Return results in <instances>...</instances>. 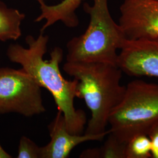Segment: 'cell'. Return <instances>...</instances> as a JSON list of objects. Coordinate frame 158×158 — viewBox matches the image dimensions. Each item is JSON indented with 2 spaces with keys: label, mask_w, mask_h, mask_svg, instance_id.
I'll return each instance as SVG.
<instances>
[{
  "label": "cell",
  "mask_w": 158,
  "mask_h": 158,
  "mask_svg": "<svg viewBox=\"0 0 158 158\" xmlns=\"http://www.w3.org/2000/svg\"><path fill=\"white\" fill-rule=\"evenodd\" d=\"M49 36L44 32L37 38L28 35L25 42L28 48L19 44L9 46L6 55L10 61L20 64L42 88L51 93L59 110L64 115L68 132L74 135H82L87 124V117L82 110L74 107L77 97L78 80L64 79L60 70L63 52L59 47L51 52V59L44 60L47 52Z\"/></svg>",
  "instance_id": "6da1fadb"
},
{
  "label": "cell",
  "mask_w": 158,
  "mask_h": 158,
  "mask_svg": "<svg viewBox=\"0 0 158 158\" xmlns=\"http://www.w3.org/2000/svg\"><path fill=\"white\" fill-rule=\"evenodd\" d=\"M63 70L78 80L77 97L91 111L85 134H104L109 118L123 100L126 85L121 84L123 72L117 65L103 63L66 62Z\"/></svg>",
  "instance_id": "7a4b0ae2"
},
{
  "label": "cell",
  "mask_w": 158,
  "mask_h": 158,
  "mask_svg": "<svg viewBox=\"0 0 158 158\" xmlns=\"http://www.w3.org/2000/svg\"><path fill=\"white\" fill-rule=\"evenodd\" d=\"M109 0L85 3L90 22L84 34L74 37L66 45V62L103 63L117 66L119 53L127 40L118 23L111 17Z\"/></svg>",
  "instance_id": "3957f363"
},
{
  "label": "cell",
  "mask_w": 158,
  "mask_h": 158,
  "mask_svg": "<svg viewBox=\"0 0 158 158\" xmlns=\"http://www.w3.org/2000/svg\"><path fill=\"white\" fill-rule=\"evenodd\" d=\"M110 132L127 143L133 136L148 135L158 124V84L134 80L109 118Z\"/></svg>",
  "instance_id": "277c9868"
},
{
  "label": "cell",
  "mask_w": 158,
  "mask_h": 158,
  "mask_svg": "<svg viewBox=\"0 0 158 158\" xmlns=\"http://www.w3.org/2000/svg\"><path fill=\"white\" fill-rule=\"evenodd\" d=\"M45 111L41 87L28 72L23 68H0V114L30 117Z\"/></svg>",
  "instance_id": "5b68a950"
},
{
  "label": "cell",
  "mask_w": 158,
  "mask_h": 158,
  "mask_svg": "<svg viewBox=\"0 0 158 158\" xmlns=\"http://www.w3.org/2000/svg\"><path fill=\"white\" fill-rule=\"evenodd\" d=\"M118 24L128 40L158 38V0H124Z\"/></svg>",
  "instance_id": "8992f818"
},
{
  "label": "cell",
  "mask_w": 158,
  "mask_h": 158,
  "mask_svg": "<svg viewBox=\"0 0 158 158\" xmlns=\"http://www.w3.org/2000/svg\"><path fill=\"white\" fill-rule=\"evenodd\" d=\"M117 66L130 76L158 78V38L127 40L119 51Z\"/></svg>",
  "instance_id": "52a82bcc"
},
{
  "label": "cell",
  "mask_w": 158,
  "mask_h": 158,
  "mask_svg": "<svg viewBox=\"0 0 158 158\" xmlns=\"http://www.w3.org/2000/svg\"><path fill=\"white\" fill-rule=\"evenodd\" d=\"M51 141L42 147V158H67L72 151L85 142L102 141L110 131L100 135H74L68 132L62 112H58L48 125Z\"/></svg>",
  "instance_id": "ba28073f"
},
{
  "label": "cell",
  "mask_w": 158,
  "mask_h": 158,
  "mask_svg": "<svg viewBox=\"0 0 158 158\" xmlns=\"http://www.w3.org/2000/svg\"><path fill=\"white\" fill-rule=\"evenodd\" d=\"M85 0H63L58 4L49 6L44 1H38L40 5V14L35 21H45L40 29L44 32L46 29L58 21L63 23L69 28H75L79 25L78 17L76 11Z\"/></svg>",
  "instance_id": "9c48e42d"
},
{
  "label": "cell",
  "mask_w": 158,
  "mask_h": 158,
  "mask_svg": "<svg viewBox=\"0 0 158 158\" xmlns=\"http://www.w3.org/2000/svg\"><path fill=\"white\" fill-rule=\"evenodd\" d=\"M25 15L9 8L0 0V40H16L22 35L21 23Z\"/></svg>",
  "instance_id": "30bf717a"
},
{
  "label": "cell",
  "mask_w": 158,
  "mask_h": 158,
  "mask_svg": "<svg viewBox=\"0 0 158 158\" xmlns=\"http://www.w3.org/2000/svg\"><path fill=\"white\" fill-rule=\"evenodd\" d=\"M108 134L102 147L88 149L81 153L80 158H126L127 143L120 141L110 132Z\"/></svg>",
  "instance_id": "8fae6325"
},
{
  "label": "cell",
  "mask_w": 158,
  "mask_h": 158,
  "mask_svg": "<svg viewBox=\"0 0 158 158\" xmlns=\"http://www.w3.org/2000/svg\"><path fill=\"white\" fill-rule=\"evenodd\" d=\"M126 158H150L151 142L148 135L139 134L133 136L127 142Z\"/></svg>",
  "instance_id": "7c38bea8"
},
{
  "label": "cell",
  "mask_w": 158,
  "mask_h": 158,
  "mask_svg": "<svg viewBox=\"0 0 158 158\" xmlns=\"http://www.w3.org/2000/svg\"><path fill=\"white\" fill-rule=\"evenodd\" d=\"M17 158H42V147H39L28 137L23 136L19 140Z\"/></svg>",
  "instance_id": "4fadbf2b"
},
{
  "label": "cell",
  "mask_w": 158,
  "mask_h": 158,
  "mask_svg": "<svg viewBox=\"0 0 158 158\" xmlns=\"http://www.w3.org/2000/svg\"><path fill=\"white\" fill-rule=\"evenodd\" d=\"M148 136L151 142L152 158H158V124L153 127Z\"/></svg>",
  "instance_id": "5bb4252c"
},
{
  "label": "cell",
  "mask_w": 158,
  "mask_h": 158,
  "mask_svg": "<svg viewBox=\"0 0 158 158\" xmlns=\"http://www.w3.org/2000/svg\"><path fill=\"white\" fill-rule=\"evenodd\" d=\"M12 158L11 155H10L7 152L3 149V148L0 144V158Z\"/></svg>",
  "instance_id": "9a60e30c"
},
{
  "label": "cell",
  "mask_w": 158,
  "mask_h": 158,
  "mask_svg": "<svg viewBox=\"0 0 158 158\" xmlns=\"http://www.w3.org/2000/svg\"><path fill=\"white\" fill-rule=\"evenodd\" d=\"M36 1H41V0H36ZM42 1H44V0H42ZM59 1H63V0H59Z\"/></svg>",
  "instance_id": "2e32d148"
}]
</instances>
